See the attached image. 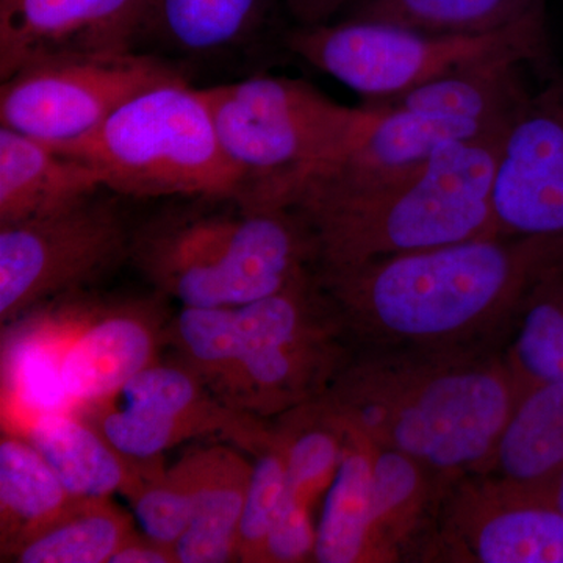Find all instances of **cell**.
Segmentation results:
<instances>
[{
    "label": "cell",
    "mask_w": 563,
    "mask_h": 563,
    "mask_svg": "<svg viewBox=\"0 0 563 563\" xmlns=\"http://www.w3.org/2000/svg\"><path fill=\"white\" fill-rule=\"evenodd\" d=\"M310 510L312 507L288 488L263 543L261 563L314 562L317 528Z\"/></svg>",
    "instance_id": "obj_32"
},
{
    "label": "cell",
    "mask_w": 563,
    "mask_h": 563,
    "mask_svg": "<svg viewBox=\"0 0 563 563\" xmlns=\"http://www.w3.org/2000/svg\"><path fill=\"white\" fill-rule=\"evenodd\" d=\"M351 0H284L299 27L329 24L346 9Z\"/></svg>",
    "instance_id": "obj_34"
},
{
    "label": "cell",
    "mask_w": 563,
    "mask_h": 563,
    "mask_svg": "<svg viewBox=\"0 0 563 563\" xmlns=\"http://www.w3.org/2000/svg\"><path fill=\"white\" fill-rule=\"evenodd\" d=\"M563 236L487 235L317 269L354 350L504 347Z\"/></svg>",
    "instance_id": "obj_1"
},
{
    "label": "cell",
    "mask_w": 563,
    "mask_h": 563,
    "mask_svg": "<svg viewBox=\"0 0 563 563\" xmlns=\"http://www.w3.org/2000/svg\"><path fill=\"white\" fill-rule=\"evenodd\" d=\"M218 135L246 174L240 206L277 207L296 181L342 161L376 120L374 106L346 107L309 81L255 76L203 88Z\"/></svg>",
    "instance_id": "obj_6"
},
{
    "label": "cell",
    "mask_w": 563,
    "mask_h": 563,
    "mask_svg": "<svg viewBox=\"0 0 563 563\" xmlns=\"http://www.w3.org/2000/svg\"><path fill=\"white\" fill-rule=\"evenodd\" d=\"M273 0H147L140 40L207 55L231 49L261 31Z\"/></svg>",
    "instance_id": "obj_23"
},
{
    "label": "cell",
    "mask_w": 563,
    "mask_h": 563,
    "mask_svg": "<svg viewBox=\"0 0 563 563\" xmlns=\"http://www.w3.org/2000/svg\"><path fill=\"white\" fill-rule=\"evenodd\" d=\"M128 496L143 536L174 551L192 517L191 496L179 477L172 468L158 470L144 477Z\"/></svg>",
    "instance_id": "obj_31"
},
{
    "label": "cell",
    "mask_w": 563,
    "mask_h": 563,
    "mask_svg": "<svg viewBox=\"0 0 563 563\" xmlns=\"http://www.w3.org/2000/svg\"><path fill=\"white\" fill-rule=\"evenodd\" d=\"M492 209L498 235L563 236V73H551L509 125Z\"/></svg>",
    "instance_id": "obj_11"
},
{
    "label": "cell",
    "mask_w": 563,
    "mask_h": 563,
    "mask_svg": "<svg viewBox=\"0 0 563 563\" xmlns=\"http://www.w3.org/2000/svg\"><path fill=\"white\" fill-rule=\"evenodd\" d=\"M563 473V379L528 385L479 473L547 499ZM548 501V499H547Z\"/></svg>",
    "instance_id": "obj_19"
},
{
    "label": "cell",
    "mask_w": 563,
    "mask_h": 563,
    "mask_svg": "<svg viewBox=\"0 0 563 563\" xmlns=\"http://www.w3.org/2000/svg\"><path fill=\"white\" fill-rule=\"evenodd\" d=\"M292 54L358 92L383 102L462 66L515 57L548 70V18H532L484 35H432L380 22L336 20L296 27L285 36Z\"/></svg>",
    "instance_id": "obj_8"
},
{
    "label": "cell",
    "mask_w": 563,
    "mask_h": 563,
    "mask_svg": "<svg viewBox=\"0 0 563 563\" xmlns=\"http://www.w3.org/2000/svg\"><path fill=\"white\" fill-rule=\"evenodd\" d=\"M547 499L563 515V473L555 479V483L551 485L550 490H548Z\"/></svg>",
    "instance_id": "obj_35"
},
{
    "label": "cell",
    "mask_w": 563,
    "mask_h": 563,
    "mask_svg": "<svg viewBox=\"0 0 563 563\" xmlns=\"http://www.w3.org/2000/svg\"><path fill=\"white\" fill-rule=\"evenodd\" d=\"M273 431L284 455L288 488L296 498L313 507L331 487L342 465L350 431L321 399L282 413Z\"/></svg>",
    "instance_id": "obj_26"
},
{
    "label": "cell",
    "mask_w": 563,
    "mask_h": 563,
    "mask_svg": "<svg viewBox=\"0 0 563 563\" xmlns=\"http://www.w3.org/2000/svg\"><path fill=\"white\" fill-rule=\"evenodd\" d=\"M350 433L342 465L324 495L314 562L391 563L374 512L369 444L357 432Z\"/></svg>",
    "instance_id": "obj_22"
},
{
    "label": "cell",
    "mask_w": 563,
    "mask_h": 563,
    "mask_svg": "<svg viewBox=\"0 0 563 563\" xmlns=\"http://www.w3.org/2000/svg\"><path fill=\"white\" fill-rule=\"evenodd\" d=\"M154 302L85 306L63 361V380L77 412L98 409L158 361L166 340Z\"/></svg>",
    "instance_id": "obj_14"
},
{
    "label": "cell",
    "mask_w": 563,
    "mask_h": 563,
    "mask_svg": "<svg viewBox=\"0 0 563 563\" xmlns=\"http://www.w3.org/2000/svg\"><path fill=\"white\" fill-rule=\"evenodd\" d=\"M54 147L95 168L103 187L133 198L239 202L247 184L222 147L202 90L185 80L141 92L96 131Z\"/></svg>",
    "instance_id": "obj_5"
},
{
    "label": "cell",
    "mask_w": 563,
    "mask_h": 563,
    "mask_svg": "<svg viewBox=\"0 0 563 563\" xmlns=\"http://www.w3.org/2000/svg\"><path fill=\"white\" fill-rule=\"evenodd\" d=\"M172 472L191 496L192 517L174 547L177 563L239 561V526L252 463L228 444L188 451Z\"/></svg>",
    "instance_id": "obj_17"
},
{
    "label": "cell",
    "mask_w": 563,
    "mask_h": 563,
    "mask_svg": "<svg viewBox=\"0 0 563 563\" xmlns=\"http://www.w3.org/2000/svg\"><path fill=\"white\" fill-rule=\"evenodd\" d=\"M87 303L32 310L2 336L3 432H22L51 413L77 412L63 380L66 347Z\"/></svg>",
    "instance_id": "obj_15"
},
{
    "label": "cell",
    "mask_w": 563,
    "mask_h": 563,
    "mask_svg": "<svg viewBox=\"0 0 563 563\" xmlns=\"http://www.w3.org/2000/svg\"><path fill=\"white\" fill-rule=\"evenodd\" d=\"M368 444L374 512L391 563L444 562V503L453 481L401 451Z\"/></svg>",
    "instance_id": "obj_16"
},
{
    "label": "cell",
    "mask_w": 563,
    "mask_h": 563,
    "mask_svg": "<svg viewBox=\"0 0 563 563\" xmlns=\"http://www.w3.org/2000/svg\"><path fill=\"white\" fill-rule=\"evenodd\" d=\"M131 257L162 295L184 307H242L317 268L313 233L287 207L181 214L151 222Z\"/></svg>",
    "instance_id": "obj_4"
},
{
    "label": "cell",
    "mask_w": 563,
    "mask_h": 563,
    "mask_svg": "<svg viewBox=\"0 0 563 563\" xmlns=\"http://www.w3.org/2000/svg\"><path fill=\"white\" fill-rule=\"evenodd\" d=\"M352 352L312 269L284 290L236 307L235 358L213 395L239 412L277 418L320 399Z\"/></svg>",
    "instance_id": "obj_7"
},
{
    "label": "cell",
    "mask_w": 563,
    "mask_h": 563,
    "mask_svg": "<svg viewBox=\"0 0 563 563\" xmlns=\"http://www.w3.org/2000/svg\"><path fill=\"white\" fill-rule=\"evenodd\" d=\"M110 563H177L176 554L172 548L147 539L146 536L133 533L113 558Z\"/></svg>",
    "instance_id": "obj_33"
},
{
    "label": "cell",
    "mask_w": 563,
    "mask_h": 563,
    "mask_svg": "<svg viewBox=\"0 0 563 563\" xmlns=\"http://www.w3.org/2000/svg\"><path fill=\"white\" fill-rule=\"evenodd\" d=\"M120 213L96 196L68 209L0 225L2 324L77 295L131 257Z\"/></svg>",
    "instance_id": "obj_9"
},
{
    "label": "cell",
    "mask_w": 563,
    "mask_h": 563,
    "mask_svg": "<svg viewBox=\"0 0 563 563\" xmlns=\"http://www.w3.org/2000/svg\"><path fill=\"white\" fill-rule=\"evenodd\" d=\"M180 363L213 393L236 354V307H184L166 329Z\"/></svg>",
    "instance_id": "obj_29"
},
{
    "label": "cell",
    "mask_w": 563,
    "mask_h": 563,
    "mask_svg": "<svg viewBox=\"0 0 563 563\" xmlns=\"http://www.w3.org/2000/svg\"><path fill=\"white\" fill-rule=\"evenodd\" d=\"M147 0H0V77L85 54L132 52Z\"/></svg>",
    "instance_id": "obj_13"
},
{
    "label": "cell",
    "mask_w": 563,
    "mask_h": 563,
    "mask_svg": "<svg viewBox=\"0 0 563 563\" xmlns=\"http://www.w3.org/2000/svg\"><path fill=\"white\" fill-rule=\"evenodd\" d=\"M135 533L128 514L109 499L76 501L54 523L21 543L7 561L110 563Z\"/></svg>",
    "instance_id": "obj_27"
},
{
    "label": "cell",
    "mask_w": 563,
    "mask_h": 563,
    "mask_svg": "<svg viewBox=\"0 0 563 563\" xmlns=\"http://www.w3.org/2000/svg\"><path fill=\"white\" fill-rule=\"evenodd\" d=\"M103 188L87 163L33 136L0 129V225L68 209Z\"/></svg>",
    "instance_id": "obj_18"
},
{
    "label": "cell",
    "mask_w": 563,
    "mask_h": 563,
    "mask_svg": "<svg viewBox=\"0 0 563 563\" xmlns=\"http://www.w3.org/2000/svg\"><path fill=\"white\" fill-rule=\"evenodd\" d=\"M79 499L63 487L25 437L3 432L0 440V548L2 558L54 523Z\"/></svg>",
    "instance_id": "obj_24"
},
{
    "label": "cell",
    "mask_w": 563,
    "mask_h": 563,
    "mask_svg": "<svg viewBox=\"0 0 563 563\" xmlns=\"http://www.w3.org/2000/svg\"><path fill=\"white\" fill-rule=\"evenodd\" d=\"M515 57L488 58L470 63L431 81L404 92L379 106L399 107L443 117L483 122L506 129L529 98L521 68Z\"/></svg>",
    "instance_id": "obj_21"
},
{
    "label": "cell",
    "mask_w": 563,
    "mask_h": 563,
    "mask_svg": "<svg viewBox=\"0 0 563 563\" xmlns=\"http://www.w3.org/2000/svg\"><path fill=\"white\" fill-rule=\"evenodd\" d=\"M525 387L504 347L354 350L321 402L446 479L479 473Z\"/></svg>",
    "instance_id": "obj_2"
},
{
    "label": "cell",
    "mask_w": 563,
    "mask_h": 563,
    "mask_svg": "<svg viewBox=\"0 0 563 563\" xmlns=\"http://www.w3.org/2000/svg\"><path fill=\"white\" fill-rule=\"evenodd\" d=\"M507 131L444 144L417 168L369 184L303 177L280 207L312 231L317 269L498 235L492 191Z\"/></svg>",
    "instance_id": "obj_3"
},
{
    "label": "cell",
    "mask_w": 563,
    "mask_h": 563,
    "mask_svg": "<svg viewBox=\"0 0 563 563\" xmlns=\"http://www.w3.org/2000/svg\"><path fill=\"white\" fill-rule=\"evenodd\" d=\"M185 80L154 55H66L25 66L2 80V128L47 144L87 135L141 92Z\"/></svg>",
    "instance_id": "obj_10"
},
{
    "label": "cell",
    "mask_w": 563,
    "mask_h": 563,
    "mask_svg": "<svg viewBox=\"0 0 563 563\" xmlns=\"http://www.w3.org/2000/svg\"><path fill=\"white\" fill-rule=\"evenodd\" d=\"M504 354L523 387L563 379V261L526 296Z\"/></svg>",
    "instance_id": "obj_28"
},
{
    "label": "cell",
    "mask_w": 563,
    "mask_h": 563,
    "mask_svg": "<svg viewBox=\"0 0 563 563\" xmlns=\"http://www.w3.org/2000/svg\"><path fill=\"white\" fill-rule=\"evenodd\" d=\"M22 437L43 455L74 499H109L128 495L152 473L157 462L136 463L122 457L85 415L51 413L32 422Z\"/></svg>",
    "instance_id": "obj_20"
},
{
    "label": "cell",
    "mask_w": 563,
    "mask_h": 563,
    "mask_svg": "<svg viewBox=\"0 0 563 563\" xmlns=\"http://www.w3.org/2000/svg\"><path fill=\"white\" fill-rule=\"evenodd\" d=\"M254 457L239 526V562L247 563H261L263 543L288 490L287 468L276 437Z\"/></svg>",
    "instance_id": "obj_30"
},
{
    "label": "cell",
    "mask_w": 563,
    "mask_h": 563,
    "mask_svg": "<svg viewBox=\"0 0 563 563\" xmlns=\"http://www.w3.org/2000/svg\"><path fill=\"white\" fill-rule=\"evenodd\" d=\"M540 16H547V0H351L336 20L432 35H484Z\"/></svg>",
    "instance_id": "obj_25"
},
{
    "label": "cell",
    "mask_w": 563,
    "mask_h": 563,
    "mask_svg": "<svg viewBox=\"0 0 563 563\" xmlns=\"http://www.w3.org/2000/svg\"><path fill=\"white\" fill-rule=\"evenodd\" d=\"M444 562L563 563V515L484 476L459 477L443 514Z\"/></svg>",
    "instance_id": "obj_12"
}]
</instances>
